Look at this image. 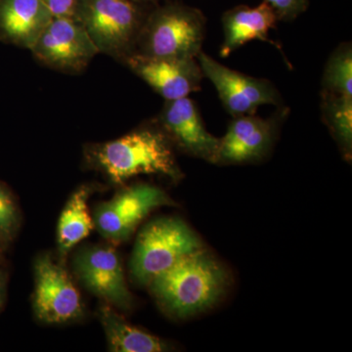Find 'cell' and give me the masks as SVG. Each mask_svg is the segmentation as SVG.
<instances>
[{"instance_id": "1", "label": "cell", "mask_w": 352, "mask_h": 352, "mask_svg": "<svg viewBox=\"0 0 352 352\" xmlns=\"http://www.w3.org/2000/svg\"><path fill=\"white\" fill-rule=\"evenodd\" d=\"M85 156L115 184L140 175H163L175 182L183 176L173 145L157 122L115 140L89 146Z\"/></svg>"}, {"instance_id": "2", "label": "cell", "mask_w": 352, "mask_h": 352, "mask_svg": "<svg viewBox=\"0 0 352 352\" xmlns=\"http://www.w3.org/2000/svg\"><path fill=\"white\" fill-rule=\"evenodd\" d=\"M148 285L170 314L186 318L219 302L228 286V275L219 261L201 249L179 259Z\"/></svg>"}, {"instance_id": "3", "label": "cell", "mask_w": 352, "mask_h": 352, "mask_svg": "<svg viewBox=\"0 0 352 352\" xmlns=\"http://www.w3.org/2000/svg\"><path fill=\"white\" fill-rule=\"evenodd\" d=\"M207 19L200 9L170 0L153 7L139 34L133 54L150 58H197L203 47Z\"/></svg>"}, {"instance_id": "4", "label": "cell", "mask_w": 352, "mask_h": 352, "mask_svg": "<svg viewBox=\"0 0 352 352\" xmlns=\"http://www.w3.org/2000/svg\"><path fill=\"white\" fill-rule=\"evenodd\" d=\"M152 8L131 0H76L74 18L85 28L99 53L124 63L135 51Z\"/></svg>"}, {"instance_id": "5", "label": "cell", "mask_w": 352, "mask_h": 352, "mask_svg": "<svg viewBox=\"0 0 352 352\" xmlns=\"http://www.w3.org/2000/svg\"><path fill=\"white\" fill-rule=\"evenodd\" d=\"M201 249L200 238L182 220L173 217L153 220L139 233L134 245L132 279L148 285L179 259Z\"/></svg>"}, {"instance_id": "6", "label": "cell", "mask_w": 352, "mask_h": 352, "mask_svg": "<svg viewBox=\"0 0 352 352\" xmlns=\"http://www.w3.org/2000/svg\"><path fill=\"white\" fill-rule=\"evenodd\" d=\"M30 51L43 66L72 75L85 71L99 54L89 34L74 17H53Z\"/></svg>"}, {"instance_id": "7", "label": "cell", "mask_w": 352, "mask_h": 352, "mask_svg": "<svg viewBox=\"0 0 352 352\" xmlns=\"http://www.w3.org/2000/svg\"><path fill=\"white\" fill-rule=\"evenodd\" d=\"M196 59L204 76L214 85L222 106L233 118L254 115L263 105L281 106V94L270 80L228 68L203 51Z\"/></svg>"}, {"instance_id": "8", "label": "cell", "mask_w": 352, "mask_h": 352, "mask_svg": "<svg viewBox=\"0 0 352 352\" xmlns=\"http://www.w3.org/2000/svg\"><path fill=\"white\" fill-rule=\"evenodd\" d=\"M175 205L163 190L148 184L133 185L101 204L94 214L99 232L113 244L129 239L152 210Z\"/></svg>"}, {"instance_id": "9", "label": "cell", "mask_w": 352, "mask_h": 352, "mask_svg": "<svg viewBox=\"0 0 352 352\" xmlns=\"http://www.w3.org/2000/svg\"><path fill=\"white\" fill-rule=\"evenodd\" d=\"M34 314L48 324L66 323L82 314L80 293L68 272L50 256H39L34 264Z\"/></svg>"}, {"instance_id": "10", "label": "cell", "mask_w": 352, "mask_h": 352, "mask_svg": "<svg viewBox=\"0 0 352 352\" xmlns=\"http://www.w3.org/2000/svg\"><path fill=\"white\" fill-rule=\"evenodd\" d=\"M157 122L171 144L190 156L217 163L220 138L207 131L193 99L188 96L164 102Z\"/></svg>"}, {"instance_id": "11", "label": "cell", "mask_w": 352, "mask_h": 352, "mask_svg": "<svg viewBox=\"0 0 352 352\" xmlns=\"http://www.w3.org/2000/svg\"><path fill=\"white\" fill-rule=\"evenodd\" d=\"M287 113L288 111L284 108L268 119L254 115L234 118L226 135L220 138L215 164H245L263 159L274 144L278 129Z\"/></svg>"}, {"instance_id": "12", "label": "cell", "mask_w": 352, "mask_h": 352, "mask_svg": "<svg viewBox=\"0 0 352 352\" xmlns=\"http://www.w3.org/2000/svg\"><path fill=\"white\" fill-rule=\"evenodd\" d=\"M164 101L188 97L201 89L203 72L196 58L173 59L132 54L124 63Z\"/></svg>"}, {"instance_id": "13", "label": "cell", "mask_w": 352, "mask_h": 352, "mask_svg": "<svg viewBox=\"0 0 352 352\" xmlns=\"http://www.w3.org/2000/svg\"><path fill=\"white\" fill-rule=\"evenodd\" d=\"M75 270L80 281L94 295L124 310L133 300L127 288L119 254L112 247L87 248L76 256Z\"/></svg>"}, {"instance_id": "14", "label": "cell", "mask_w": 352, "mask_h": 352, "mask_svg": "<svg viewBox=\"0 0 352 352\" xmlns=\"http://www.w3.org/2000/svg\"><path fill=\"white\" fill-rule=\"evenodd\" d=\"M53 17L41 0H0V41L31 50Z\"/></svg>"}, {"instance_id": "15", "label": "cell", "mask_w": 352, "mask_h": 352, "mask_svg": "<svg viewBox=\"0 0 352 352\" xmlns=\"http://www.w3.org/2000/svg\"><path fill=\"white\" fill-rule=\"evenodd\" d=\"M278 21L276 14L265 1L256 7L239 6L229 9L222 15L223 41L220 46V56L228 57L254 39L271 43L268 34L276 27Z\"/></svg>"}, {"instance_id": "16", "label": "cell", "mask_w": 352, "mask_h": 352, "mask_svg": "<svg viewBox=\"0 0 352 352\" xmlns=\"http://www.w3.org/2000/svg\"><path fill=\"white\" fill-rule=\"evenodd\" d=\"M99 317L112 351L160 352L168 349L163 340L129 325L108 305L100 308Z\"/></svg>"}, {"instance_id": "17", "label": "cell", "mask_w": 352, "mask_h": 352, "mask_svg": "<svg viewBox=\"0 0 352 352\" xmlns=\"http://www.w3.org/2000/svg\"><path fill=\"white\" fill-rule=\"evenodd\" d=\"M91 190L80 186L67 203L58 222L57 239L61 254L67 252L85 239L94 229V220L88 210L87 200Z\"/></svg>"}, {"instance_id": "18", "label": "cell", "mask_w": 352, "mask_h": 352, "mask_svg": "<svg viewBox=\"0 0 352 352\" xmlns=\"http://www.w3.org/2000/svg\"><path fill=\"white\" fill-rule=\"evenodd\" d=\"M321 113L326 126L346 159L352 152V98L321 92Z\"/></svg>"}, {"instance_id": "19", "label": "cell", "mask_w": 352, "mask_h": 352, "mask_svg": "<svg viewBox=\"0 0 352 352\" xmlns=\"http://www.w3.org/2000/svg\"><path fill=\"white\" fill-rule=\"evenodd\" d=\"M322 92L352 98V47L351 43L340 44L329 57Z\"/></svg>"}, {"instance_id": "20", "label": "cell", "mask_w": 352, "mask_h": 352, "mask_svg": "<svg viewBox=\"0 0 352 352\" xmlns=\"http://www.w3.org/2000/svg\"><path fill=\"white\" fill-rule=\"evenodd\" d=\"M19 212L8 190L0 184V239L10 241L17 231Z\"/></svg>"}, {"instance_id": "21", "label": "cell", "mask_w": 352, "mask_h": 352, "mask_svg": "<svg viewBox=\"0 0 352 352\" xmlns=\"http://www.w3.org/2000/svg\"><path fill=\"white\" fill-rule=\"evenodd\" d=\"M273 9L278 20L289 22L307 11L309 0H263Z\"/></svg>"}, {"instance_id": "22", "label": "cell", "mask_w": 352, "mask_h": 352, "mask_svg": "<svg viewBox=\"0 0 352 352\" xmlns=\"http://www.w3.org/2000/svg\"><path fill=\"white\" fill-rule=\"evenodd\" d=\"M54 17H74L76 0H41Z\"/></svg>"}, {"instance_id": "23", "label": "cell", "mask_w": 352, "mask_h": 352, "mask_svg": "<svg viewBox=\"0 0 352 352\" xmlns=\"http://www.w3.org/2000/svg\"><path fill=\"white\" fill-rule=\"evenodd\" d=\"M135 3L141 4V6L155 7L159 6V0H131Z\"/></svg>"}, {"instance_id": "24", "label": "cell", "mask_w": 352, "mask_h": 352, "mask_svg": "<svg viewBox=\"0 0 352 352\" xmlns=\"http://www.w3.org/2000/svg\"><path fill=\"white\" fill-rule=\"evenodd\" d=\"M3 279H2V276H0V305H1L2 296H3Z\"/></svg>"}]
</instances>
